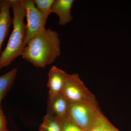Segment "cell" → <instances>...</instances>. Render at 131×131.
<instances>
[{"instance_id":"cell-1","label":"cell","mask_w":131,"mask_h":131,"mask_svg":"<svg viewBox=\"0 0 131 131\" xmlns=\"http://www.w3.org/2000/svg\"><path fill=\"white\" fill-rule=\"evenodd\" d=\"M61 51L58 34L48 28L29 40L21 57L35 67L44 68L53 63Z\"/></svg>"},{"instance_id":"cell-2","label":"cell","mask_w":131,"mask_h":131,"mask_svg":"<svg viewBox=\"0 0 131 131\" xmlns=\"http://www.w3.org/2000/svg\"><path fill=\"white\" fill-rule=\"evenodd\" d=\"M13 10V29L6 47L0 56V69L8 66L16 58L22 56L25 48V12L23 0H9Z\"/></svg>"},{"instance_id":"cell-3","label":"cell","mask_w":131,"mask_h":131,"mask_svg":"<svg viewBox=\"0 0 131 131\" xmlns=\"http://www.w3.org/2000/svg\"><path fill=\"white\" fill-rule=\"evenodd\" d=\"M98 105L69 102L67 117L83 131H90L101 113Z\"/></svg>"},{"instance_id":"cell-4","label":"cell","mask_w":131,"mask_h":131,"mask_svg":"<svg viewBox=\"0 0 131 131\" xmlns=\"http://www.w3.org/2000/svg\"><path fill=\"white\" fill-rule=\"evenodd\" d=\"M62 94L69 102L97 105L96 98L78 74H68Z\"/></svg>"},{"instance_id":"cell-5","label":"cell","mask_w":131,"mask_h":131,"mask_svg":"<svg viewBox=\"0 0 131 131\" xmlns=\"http://www.w3.org/2000/svg\"><path fill=\"white\" fill-rule=\"evenodd\" d=\"M27 24L26 45L35 35L45 30L47 18L39 10L33 0H23Z\"/></svg>"},{"instance_id":"cell-6","label":"cell","mask_w":131,"mask_h":131,"mask_svg":"<svg viewBox=\"0 0 131 131\" xmlns=\"http://www.w3.org/2000/svg\"><path fill=\"white\" fill-rule=\"evenodd\" d=\"M67 73L54 66L50 69L48 74L47 86L49 89V99H52L62 93Z\"/></svg>"},{"instance_id":"cell-7","label":"cell","mask_w":131,"mask_h":131,"mask_svg":"<svg viewBox=\"0 0 131 131\" xmlns=\"http://www.w3.org/2000/svg\"><path fill=\"white\" fill-rule=\"evenodd\" d=\"M68 103L62 93L52 99H49L46 115L58 121L63 119L67 117Z\"/></svg>"},{"instance_id":"cell-8","label":"cell","mask_w":131,"mask_h":131,"mask_svg":"<svg viewBox=\"0 0 131 131\" xmlns=\"http://www.w3.org/2000/svg\"><path fill=\"white\" fill-rule=\"evenodd\" d=\"M9 0H0V54L3 44L8 34L9 28L13 24L10 15Z\"/></svg>"},{"instance_id":"cell-9","label":"cell","mask_w":131,"mask_h":131,"mask_svg":"<svg viewBox=\"0 0 131 131\" xmlns=\"http://www.w3.org/2000/svg\"><path fill=\"white\" fill-rule=\"evenodd\" d=\"M74 0H54L51 12L58 16L59 25L64 26L72 20L71 9Z\"/></svg>"},{"instance_id":"cell-10","label":"cell","mask_w":131,"mask_h":131,"mask_svg":"<svg viewBox=\"0 0 131 131\" xmlns=\"http://www.w3.org/2000/svg\"><path fill=\"white\" fill-rule=\"evenodd\" d=\"M18 69L14 68L9 72L0 76V107L3 99L13 84Z\"/></svg>"},{"instance_id":"cell-11","label":"cell","mask_w":131,"mask_h":131,"mask_svg":"<svg viewBox=\"0 0 131 131\" xmlns=\"http://www.w3.org/2000/svg\"><path fill=\"white\" fill-rule=\"evenodd\" d=\"M114 128L101 113L96 119L90 131H113Z\"/></svg>"},{"instance_id":"cell-12","label":"cell","mask_w":131,"mask_h":131,"mask_svg":"<svg viewBox=\"0 0 131 131\" xmlns=\"http://www.w3.org/2000/svg\"><path fill=\"white\" fill-rule=\"evenodd\" d=\"M40 129L43 131H61V125L58 121L46 115L44 117Z\"/></svg>"},{"instance_id":"cell-13","label":"cell","mask_w":131,"mask_h":131,"mask_svg":"<svg viewBox=\"0 0 131 131\" xmlns=\"http://www.w3.org/2000/svg\"><path fill=\"white\" fill-rule=\"evenodd\" d=\"M33 1L39 10L47 19L51 14V10L54 0H33Z\"/></svg>"},{"instance_id":"cell-14","label":"cell","mask_w":131,"mask_h":131,"mask_svg":"<svg viewBox=\"0 0 131 131\" xmlns=\"http://www.w3.org/2000/svg\"><path fill=\"white\" fill-rule=\"evenodd\" d=\"M59 121L61 125V131H83L71 122L67 117Z\"/></svg>"},{"instance_id":"cell-15","label":"cell","mask_w":131,"mask_h":131,"mask_svg":"<svg viewBox=\"0 0 131 131\" xmlns=\"http://www.w3.org/2000/svg\"><path fill=\"white\" fill-rule=\"evenodd\" d=\"M7 122L2 107H0V131H7Z\"/></svg>"},{"instance_id":"cell-16","label":"cell","mask_w":131,"mask_h":131,"mask_svg":"<svg viewBox=\"0 0 131 131\" xmlns=\"http://www.w3.org/2000/svg\"><path fill=\"white\" fill-rule=\"evenodd\" d=\"M113 131H119L118 130H117L116 128H115V127Z\"/></svg>"},{"instance_id":"cell-17","label":"cell","mask_w":131,"mask_h":131,"mask_svg":"<svg viewBox=\"0 0 131 131\" xmlns=\"http://www.w3.org/2000/svg\"><path fill=\"white\" fill-rule=\"evenodd\" d=\"M39 131H43V130H42V129H40V130H39Z\"/></svg>"},{"instance_id":"cell-18","label":"cell","mask_w":131,"mask_h":131,"mask_svg":"<svg viewBox=\"0 0 131 131\" xmlns=\"http://www.w3.org/2000/svg\"><path fill=\"white\" fill-rule=\"evenodd\" d=\"M7 131H10L9 130H7Z\"/></svg>"}]
</instances>
